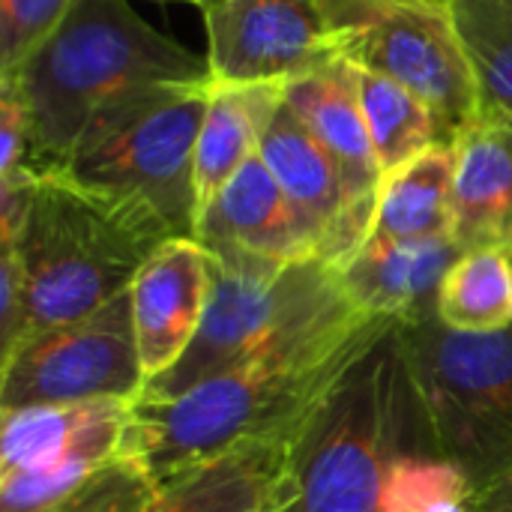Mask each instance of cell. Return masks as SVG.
<instances>
[{
    "label": "cell",
    "mask_w": 512,
    "mask_h": 512,
    "mask_svg": "<svg viewBox=\"0 0 512 512\" xmlns=\"http://www.w3.org/2000/svg\"><path fill=\"white\" fill-rule=\"evenodd\" d=\"M396 318L351 309L291 333L171 399H135L120 456L159 492L249 441L294 435Z\"/></svg>",
    "instance_id": "cell-1"
},
{
    "label": "cell",
    "mask_w": 512,
    "mask_h": 512,
    "mask_svg": "<svg viewBox=\"0 0 512 512\" xmlns=\"http://www.w3.org/2000/svg\"><path fill=\"white\" fill-rule=\"evenodd\" d=\"M453 237V144H438L381 183L366 240L411 243Z\"/></svg>",
    "instance_id": "cell-19"
},
{
    "label": "cell",
    "mask_w": 512,
    "mask_h": 512,
    "mask_svg": "<svg viewBox=\"0 0 512 512\" xmlns=\"http://www.w3.org/2000/svg\"><path fill=\"white\" fill-rule=\"evenodd\" d=\"M132 318L147 381L180 363L192 345L207 297L210 255L195 237L165 240L132 279Z\"/></svg>",
    "instance_id": "cell-12"
},
{
    "label": "cell",
    "mask_w": 512,
    "mask_h": 512,
    "mask_svg": "<svg viewBox=\"0 0 512 512\" xmlns=\"http://www.w3.org/2000/svg\"><path fill=\"white\" fill-rule=\"evenodd\" d=\"M144 387L129 291L0 354V411L99 399L135 402Z\"/></svg>",
    "instance_id": "cell-9"
},
{
    "label": "cell",
    "mask_w": 512,
    "mask_h": 512,
    "mask_svg": "<svg viewBox=\"0 0 512 512\" xmlns=\"http://www.w3.org/2000/svg\"><path fill=\"white\" fill-rule=\"evenodd\" d=\"M294 435L234 447L189 480L162 492L150 512H279Z\"/></svg>",
    "instance_id": "cell-18"
},
{
    "label": "cell",
    "mask_w": 512,
    "mask_h": 512,
    "mask_svg": "<svg viewBox=\"0 0 512 512\" xmlns=\"http://www.w3.org/2000/svg\"><path fill=\"white\" fill-rule=\"evenodd\" d=\"M201 9L213 84H291L339 60L318 0H210Z\"/></svg>",
    "instance_id": "cell-10"
},
{
    "label": "cell",
    "mask_w": 512,
    "mask_h": 512,
    "mask_svg": "<svg viewBox=\"0 0 512 512\" xmlns=\"http://www.w3.org/2000/svg\"><path fill=\"white\" fill-rule=\"evenodd\" d=\"M483 111L512 114V0H447Z\"/></svg>",
    "instance_id": "cell-24"
},
{
    "label": "cell",
    "mask_w": 512,
    "mask_h": 512,
    "mask_svg": "<svg viewBox=\"0 0 512 512\" xmlns=\"http://www.w3.org/2000/svg\"><path fill=\"white\" fill-rule=\"evenodd\" d=\"M186 3H198V6H204V3H210V0H186Z\"/></svg>",
    "instance_id": "cell-30"
},
{
    "label": "cell",
    "mask_w": 512,
    "mask_h": 512,
    "mask_svg": "<svg viewBox=\"0 0 512 512\" xmlns=\"http://www.w3.org/2000/svg\"><path fill=\"white\" fill-rule=\"evenodd\" d=\"M258 153L312 237L318 258L336 270L345 267L366 243L372 222L351 204L345 180L324 144L282 102Z\"/></svg>",
    "instance_id": "cell-11"
},
{
    "label": "cell",
    "mask_w": 512,
    "mask_h": 512,
    "mask_svg": "<svg viewBox=\"0 0 512 512\" xmlns=\"http://www.w3.org/2000/svg\"><path fill=\"white\" fill-rule=\"evenodd\" d=\"M339 57L423 96L456 135L483 99L447 0H318Z\"/></svg>",
    "instance_id": "cell-8"
},
{
    "label": "cell",
    "mask_w": 512,
    "mask_h": 512,
    "mask_svg": "<svg viewBox=\"0 0 512 512\" xmlns=\"http://www.w3.org/2000/svg\"><path fill=\"white\" fill-rule=\"evenodd\" d=\"M453 240L512 258V114L483 111L453 141Z\"/></svg>",
    "instance_id": "cell-15"
},
{
    "label": "cell",
    "mask_w": 512,
    "mask_h": 512,
    "mask_svg": "<svg viewBox=\"0 0 512 512\" xmlns=\"http://www.w3.org/2000/svg\"><path fill=\"white\" fill-rule=\"evenodd\" d=\"M438 318L465 333L512 327V258L495 249L462 252L444 276Z\"/></svg>",
    "instance_id": "cell-22"
},
{
    "label": "cell",
    "mask_w": 512,
    "mask_h": 512,
    "mask_svg": "<svg viewBox=\"0 0 512 512\" xmlns=\"http://www.w3.org/2000/svg\"><path fill=\"white\" fill-rule=\"evenodd\" d=\"M285 105L333 156L351 204L375 222L381 195V165L372 147V135L363 114L357 66L345 57L291 81L285 87Z\"/></svg>",
    "instance_id": "cell-14"
},
{
    "label": "cell",
    "mask_w": 512,
    "mask_h": 512,
    "mask_svg": "<svg viewBox=\"0 0 512 512\" xmlns=\"http://www.w3.org/2000/svg\"><path fill=\"white\" fill-rule=\"evenodd\" d=\"M72 6L75 0H0V78L15 75Z\"/></svg>",
    "instance_id": "cell-27"
},
{
    "label": "cell",
    "mask_w": 512,
    "mask_h": 512,
    "mask_svg": "<svg viewBox=\"0 0 512 512\" xmlns=\"http://www.w3.org/2000/svg\"><path fill=\"white\" fill-rule=\"evenodd\" d=\"M129 408L99 420L66 456L33 471H0V512H48L96 465L117 456Z\"/></svg>",
    "instance_id": "cell-23"
},
{
    "label": "cell",
    "mask_w": 512,
    "mask_h": 512,
    "mask_svg": "<svg viewBox=\"0 0 512 512\" xmlns=\"http://www.w3.org/2000/svg\"><path fill=\"white\" fill-rule=\"evenodd\" d=\"M288 84H213L195 144V213L261 150ZM198 225V222H195Z\"/></svg>",
    "instance_id": "cell-17"
},
{
    "label": "cell",
    "mask_w": 512,
    "mask_h": 512,
    "mask_svg": "<svg viewBox=\"0 0 512 512\" xmlns=\"http://www.w3.org/2000/svg\"><path fill=\"white\" fill-rule=\"evenodd\" d=\"M168 237L141 213L66 174L39 177L15 249L21 264L18 342L78 321L132 288Z\"/></svg>",
    "instance_id": "cell-4"
},
{
    "label": "cell",
    "mask_w": 512,
    "mask_h": 512,
    "mask_svg": "<svg viewBox=\"0 0 512 512\" xmlns=\"http://www.w3.org/2000/svg\"><path fill=\"white\" fill-rule=\"evenodd\" d=\"M123 399L27 405L0 411V471H33L66 456L99 420L126 408Z\"/></svg>",
    "instance_id": "cell-21"
},
{
    "label": "cell",
    "mask_w": 512,
    "mask_h": 512,
    "mask_svg": "<svg viewBox=\"0 0 512 512\" xmlns=\"http://www.w3.org/2000/svg\"><path fill=\"white\" fill-rule=\"evenodd\" d=\"M252 512H276V510H252Z\"/></svg>",
    "instance_id": "cell-31"
},
{
    "label": "cell",
    "mask_w": 512,
    "mask_h": 512,
    "mask_svg": "<svg viewBox=\"0 0 512 512\" xmlns=\"http://www.w3.org/2000/svg\"><path fill=\"white\" fill-rule=\"evenodd\" d=\"M399 324L372 342L297 429L279 512H378L390 465L405 453H432Z\"/></svg>",
    "instance_id": "cell-3"
},
{
    "label": "cell",
    "mask_w": 512,
    "mask_h": 512,
    "mask_svg": "<svg viewBox=\"0 0 512 512\" xmlns=\"http://www.w3.org/2000/svg\"><path fill=\"white\" fill-rule=\"evenodd\" d=\"M468 477L432 453L399 456L384 480L378 512H468Z\"/></svg>",
    "instance_id": "cell-25"
},
{
    "label": "cell",
    "mask_w": 512,
    "mask_h": 512,
    "mask_svg": "<svg viewBox=\"0 0 512 512\" xmlns=\"http://www.w3.org/2000/svg\"><path fill=\"white\" fill-rule=\"evenodd\" d=\"M213 81L177 84L87 141L63 171L126 204L168 240L195 237V144Z\"/></svg>",
    "instance_id": "cell-7"
},
{
    "label": "cell",
    "mask_w": 512,
    "mask_h": 512,
    "mask_svg": "<svg viewBox=\"0 0 512 512\" xmlns=\"http://www.w3.org/2000/svg\"><path fill=\"white\" fill-rule=\"evenodd\" d=\"M3 78L15 81L30 114L27 171L45 177L159 93L204 81L210 69L129 0H75L36 54Z\"/></svg>",
    "instance_id": "cell-2"
},
{
    "label": "cell",
    "mask_w": 512,
    "mask_h": 512,
    "mask_svg": "<svg viewBox=\"0 0 512 512\" xmlns=\"http://www.w3.org/2000/svg\"><path fill=\"white\" fill-rule=\"evenodd\" d=\"M468 512H512V471L498 477L495 483L471 492Z\"/></svg>",
    "instance_id": "cell-29"
},
{
    "label": "cell",
    "mask_w": 512,
    "mask_h": 512,
    "mask_svg": "<svg viewBox=\"0 0 512 512\" xmlns=\"http://www.w3.org/2000/svg\"><path fill=\"white\" fill-rule=\"evenodd\" d=\"M360 99L381 174H393L438 144H453V132L438 111L405 84L369 69H357Z\"/></svg>",
    "instance_id": "cell-20"
},
{
    "label": "cell",
    "mask_w": 512,
    "mask_h": 512,
    "mask_svg": "<svg viewBox=\"0 0 512 512\" xmlns=\"http://www.w3.org/2000/svg\"><path fill=\"white\" fill-rule=\"evenodd\" d=\"M462 249L453 237L378 243L366 240L360 252L339 267L342 285L351 300L375 315L396 321H417L438 315V294L444 276L459 261Z\"/></svg>",
    "instance_id": "cell-16"
},
{
    "label": "cell",
    "mask_w": 512,
    "mask_h": 512,
    "mask_svg": "<svg viewBox=\"0 0 512 512\" xmlns=\"http://www.w3.org/2000/svg\"><path fill=\"white\" fill-rule=\"evenodd\" d=\"M30 114L12 78H0V177L27 171Z\"/></svg>",
    "instance_id": "cell-28"
},
{
    "label": "cell",
    "mask_w": 512,
    "mask_h": 512,
    "mask_svg": "<svg viewBox=\"0 0 512 512\" xmlns=\"http://www.w3.org/2000/svg\"><path fill=\"white\" fill-rule=\"evenodd\" d=\"M429 450L471 492L512 471V327L465 333L438 315L399 324Z\"/></svg>",
    "instance_id": "cell-5"
},
{
    "label": "cell",
    "mask_w": 512,
    "mask_h": 512,
    "mask_svg": "<svg viewBox=\"0 0 512 512\" xmlns=\"http://www.w3.org/2000/svg\"><path fill=\"white\" fill-rule=\"evenodd\" d=\"M195 240L207 252H240L279 264L318 258L312 237L261 153H255L207 204L198 216Z\"/></svg>",
    "instance_id": "cell-13"
},
{
    "label": "cell",
    "mask_w": 512,
    "mask_h": 512,
    "mask_svg": "<svg viewBox=\"0 0 512 512\" xmlns=\"http://www.w3.org/2000/svg\"><path fill=\"white\" fill-rule=\"evenodd\" d=\"M159 495L162 492L147 477V471L117 453L96 465L48 512H150Z\"/></svg>",
    "instance_id": "cell-26"
},
{
    "label": "cell",
    "mask_w": 512,
    "mask_h": 512,
    "mask_svg": "<svg viewBox=\"0 0 512 512\" xmlns=\"http://www.w3.org/2000/svg\"><path fill=\"white\" fill-rule=\"evenodd\" d=\"M210 255V297L201 327L174 369L147 381L144 399H171L273 342L360 309L324 258L294 264L240 252ZM138 396V399H141Z\"/></svg>",
    "instance_id": "cell-6"
}]
</instances>
